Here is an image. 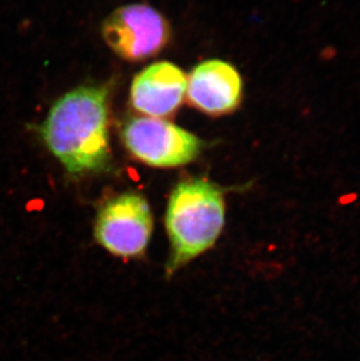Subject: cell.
<instances>
[{"label": "cell", "mask_w": 360, "mask_h": 361, "mask_svg": "<svg viewBox=\"0 0 360 361\" xmlns=\"http://www.w3.org/2000/svg\"><path fill=\"white\" fill-rule=\"evenodd\" d=\"M48 150L72 176L106 170L109 147V90L81 85L53 104L40 126Z\"/></svg>", "instance_id": "cell-1"}, {"label": "cell", "mask_w": 360, "mask_h": 361, "mask_svg": "<svg viewBox=\"0 0 360 361\" xmlns=\"http://www.w3.org/2000/svg\"><path fill=\"white\" fill-rule=\"evenodd\" d=\"M224 190L220 186L201 178L176 185L165 213L170 241L167 277L215 247L224 231Z\"/></svg>", "instance_id": "cell-2"}, {"label": "cell", "mask_w": 360, "mask_h": 361, "mask_svg": "<svg viewBox=\"0 0 360 361\" xmlns=\"http://www.w3.org/2000/svg\"><path fill=\"white\" fill-rule=\"evenodd\" d=\"M153 216L145 197L126 192L100 207L94 236L107 252L119 259H140L152 235Z\"/></svg>", "instance_id": "cell-3"}, {"label": "cell", "mask_w": 360, "mask_h": 361, "mask_svg": "<svg viewBox=\"0 0 360 361\" xmlns=\"http://www.w3.org/2000/svg\"><path fill=\"white\" fill-rule=\"evenodd\" d=\"M122 140L135 159L152 167L171 169L197 159L205 143L174 123L152 117H133L124 124Z\"/></svg>", "instance_id": "cell-4"}, {"label": "cell", "mask_w": 360, "mask_h": 361, "mask_svg": "<svg viewBox=\"0 0 360 361\" xmlns=\"http://www.w3.org/2000/svg\"><path fill=\"white\" fill-rule=\"evenodd\" d=\"M103 39L119 58L144 61L158 54L170 40L171 28L163 14L144 4H130L109 14Z\"/></svg>", "instance_id": "cell-5"}, {"label": "cell", "mask_w": 360, "mask_h": 361, "mask_svg": "<svg viewBox=\"0 0 360 361\" xmlns=\"http://www.w3.org/2000/svg\"><path fill=\"white\" fill-rule=\"evenodd\" d=\"M242 94L244 82L240 73L222 60L203 62L187 78V101L210 116L235 111L241 103Z\"/></svg>", "instance_id": "cell-6"}, {"label": "cell", "mask_w": 360, "mask_h": 361, "mask_svg": "<svg viewBox=\"0 0 360 361\" xmlns=\"http://www.w3.org/2000/svg\"><path fill=\"white\" fill-rule=\"evenodd\" d=\"M187 76L171 62H156L133 79L130 101L146 117L163 118L177 111L186 96Z\"/></svg>", "instance_id": "cell-7"}]
</instances>
